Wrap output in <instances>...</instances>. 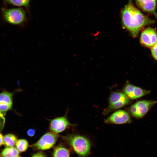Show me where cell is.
<instances>
[{
  "label": "cell",
  "instance_id": "3",
  "mask_svg": "<svg viewBox=\"0 0 157 157\" xmlns=\"http://www.w3.org/2000/svg\"><path fill=\"white\" fill-rule=\"evenodd\" d=\"M157 103L156 101L141 100L138 101L129 108L131 115L138 119L141 118L148 112L150 108Z\"/></svg>",
  "mask_w": 157,
  "mask_h": 157
},
{
  "label": "cell",
  "instance_id": "9",
  "mask_svg": "<svg viewBox=\"0 0 157 157\" xmlns=\"http://www.w3.org/2000/svg\"><path fill=\"white\" fill-rule=\"evenodd\" d=\"M71 125L66 116H63L51 120L49 128L51 132L57 134L63 131Z\"/></svg>",
  "mask_w": 157,
  "mask_h": 157
},
{
  "label": "cell",
  "instance_id": "19",
  "mask_svg": "<svg viewBox=\"0 0 157 157\" xmlns=\"http://www.w3.org/2000/svg\"><path fill=\"white\" fill-rule=\"evenodd\" d=\"M32 157H47V156L43 153L39 152L33 154Z\"/></svg>",
  "mask_w": 157,
  "mask_h": 157
},
{
  "label": "cell",
  "instance_id": "5",
  "mask_svg": "<svg viewBox=\"0 0 157 157\" xmlns=\"http://www.w3.org/2000/svg\"><path fill=\"white\" fill-rule=\"evenodd\" d=\"M59 135L52 132H47L44 134L31 147L37 150H45L52 147L56 143Z\"/></svg>",
  "mask_w": 157,
  "mask_h": 157
},
{
  "label": "cell",
  "instance_id": "2",
  "mask_svg": "<svg viewBox=\"0 0 157 157\" xmlns=\"http://www.w3.org/2000/svg\"><path fill=\"white\" fill-rule=\"evenodd\" d=\"M78 157H87L90 153L91 144L88 139L79 135L70 134L63 137Z\"/></svg>",
  "mask_w": 157,
  "mask_h": 157
},
{
  "label": "cell",
  "instance_id": "12",
  "mask_svg": "<svg viewBox=\"0 0 157 157\" xmlns=\"http://www.w3.org/2000/svg\"><path fill=\"white\" fill-rule=\"evenodd\" d=\"M13 94L7 92L0 93V111L6 112L10 110L13 104Z\"/></svg>",
  "mask_w": 157,
  "mask_h": 157
},
{
  "label": "cell",
  "instance_id": "20",
  "mask_svg": "<svg viewBox=\"0 0 157 157\" xmlns=\"http://www.w3.org/2000/svg\"><path fill=\"white\" fill-rule=\"evenodd\" d=\"M35 131L34 129H30L27 132L28 135L30 137L33 136L35 134Z\"/></svg>",
  "mask_w": 157,
  "mask_h": 157
},
{
  "label": "cell",
  "instance_id": "10",
  "mask_svg": "<svg viewBox=\"0 0 157 157\" xmlns=\"http://www.w3.org/2000/svg\"><path fill=\"white\" fill-rule=\"evenodd\" d=\"M124 91L128 97L131 99L141 98L150 92V90L142 89L129 83H127L125 85Z\"/></svg>",
  "mask_w": 157,
  "mask_h": 157
},
{
  "label": "cell",
  "instance_id": "8",
  "mask_svg": "<svg viewBox=\"0 0 157 157\" xmlns=\"http://www.w3.org/2000/svg\"><path fill=\"white\" fill-rule=\"evenodd\" d=\"M131 121L129 113L123 110H119L113 113L105 120L107 124H121L129 123Z\"/></svg>",
  "mask_w": 157,
  "mask_h": 157
},
{
  "label": "cell",
  "instance_id": "6",
  "mask_svg": "<svg viewBox=\"0 0 157 157\" xmlns=\"http://www.w3.org/2000/svg\"><path fill=\"white\" fill-rule=\"evenodd\" d=\"M109 101V105L105 111L106 113L119 108L129 104L130 102L129 99L124 93L118 92L112 93Z\"/></svg>",
  "mask_w": 157,
  "mask_h": 157
},
{
  "label": "cell",
  "instance_id": "17",
  "mask_svg": "<svg viewBox=\"0 0 157 157\" xmlns=\"http://www.w3.org/2000/svg\"><path fill=\"white\" fill-rule=\"evenodd\" d=\"M6 3L13 5L28 7L30 0H3Z\"/></svg>",
  "mask_w": 157,
  "mask_h": 157
},
{
  "label": "cell",
  "instance_id": "23",
  "mask_svg": "<svg viewBox=\"0 0 157 157\" xmlns=\"http://www.w3.org/2000/svg\"></svg>",
  "mask_w": 157,
  "mask_h": 157
},
{
  "label": "cell",
  "instance_id": "16",
  "mask_svg": "<svg viewBox=\"0 0 157 157\" xmlns=\"http://www.w3.org/2000/svg\"><path fill=\"white\" fill-rule=\"evenodd\" d=\"M16 147L19 152L25 151L28 147V142L27 140L24 139H19L17 141Z\"/></svg>",
  "mask_w": 157,
  "mask_h": 157
},
{
  "label": "cell",
  "instance_id": "22",
  "mask_svg": "<svg viewBox=\"0 0 157 157\" xmlns=\"http://www.w3.org/2000/svg\"><path fill=\"white\" fill-rule=\"evenodd\" d=\"M17 157H20V156H18Z\"/></svg>",
  "mask_w": 157,
  "mask_h": 157
},
{
  "label": "cell",
  "instance_id": "18",
  "mask_svg": "<svg viewBox=\"0 0 157 157\" xmlns=\"http://www.w3.org/2000/svg\"><path fill=\"white\" fill-rule=\"evenodd\" d=\"M151 51L153 57L157 60V43L151 47Z\"/></svg>",
  "mask_w": 157,
  "mask_h": 157
},
{
  "label": "cell",
  "instance_id": "7",
  "mask_svg": "<svg viewBox=\"0 0 157 157\" xmlns=\"http://www.w3.org/2000/svg\"><path fill=\"white\" fill-rule=\"evenodd\" d=\"M140 42L143 46L151 48L157 43V31L155 29L148 28L142 32Z\"/></svg>",
  "mask_w": 157,
  "mask_h": 157
},
{
  "label": "cell",
  "instance_id": "15",
  "mask_svg": "<svg viewBox=\"0 0 157 157\" xmlns=\"http://www.w3.org/2000/svg\"><path fill=\"white\" fill-rule=\"evenodd\" d=\"M17 141V139L15 135L9 134L4 136L3 144L6 147H13L16 144Z\"/></svg>",
  "mask_w": 157,
  "mask_h": 157
},
{
  "label": "cell",
  "instance_id": "4",
  "mask_svg": "<svg viewBox=\"0 0 157 157\" xmlns=\"http://www.w3.org/2000/svg\"><path fill=\"white\" fill-rule=\"evenodd\" d=\"M2 11L4 19L10 24L18 25L26 20L25 13L21 8H3Z\"/></svg>",
  "mask_w": 157,
  "mask_h": 157
},
{
  "label": "cell",
  "instance_id": "21",
  "mask_svg": "<svg viewBox=\"0 0 157 157\" xmlns=\"http://www.w3.org/2000/svg\"><path fill=\"white\" fill-rule=\"evenodd\" d=\"M3 137L2 134L0 133V146L3 144Z\"/></svg>",
  "mask_w": 157,
  "mask_h": 157
},
{
  "label": "cell",
  "instance_id": "1",
  "mask_svg": "<svg viewBox=\"0 0 157 157\" xmlns=\"http://www.w3.org/2000/svg\"><path fill=\"white\" fill-rule=\"evenodd\" d=\"M121 17L123 27L134 38L145 26L154 23V20L143 14L135 7L132 0H128V3L122 10Z\"/></svg>",
  "mask_w": 157,
  "mask_h": 157
},
{
  "label": "cell",
  "instance_id": "14",
  "mask_svg": "<svg viewBox=\"0 0 157 157\" xmlns=\"http://www.w3.org/2000/svg\"><path fill=\"white\" fill-rule=\"evenodd\" d=\"M53 157H70L68 150L66 148L62 146L56 147L53 152Z\"/></svg>",
  "mask_w": 157,
  "mask_h": 157
},
{
  "label": "cell",
  "instance_id": "13",
  "mask_svg": "<svg viewBox=\"0 0 157 157\" xmlns=\"http://www.w3.org/2000/svg\"><path fill=\"white\" fill-rule=\"evenodd\" d=\"M19 154V151L13 147H7L1 153V157H17Z\"/></svg>",
  "mask_w": 157,
  "mask_h": 157
},
{
  "label": "cell",
  "instance_id": "11",
  "mask_svg": "<svg viewBox=\"0 0 157 157\" xmlns=\"http://www.w3.org/2000/svg\"><path fill=\"white\" fill-rule=\"evenodd\" d=\"M136 5L142 10L154 15L157 19V0H135Z\"/></svg>",
  "mask_w": 157,
  "mask_h": 157
}]
</instances>
